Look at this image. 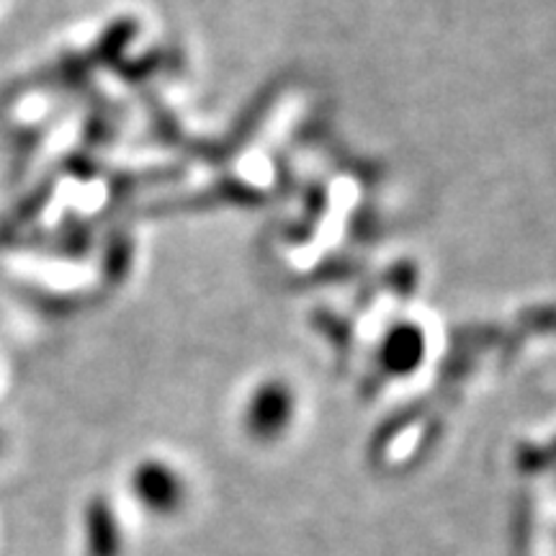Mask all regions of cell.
Here are the masks:
<instances>
[{
	"mask_svg": "<svg viewBox=\"0 0 556 556\" xmlns=\"http://www.w3.org/2000/svg\"><path fill=\"white\" fill-rule=\"evenodd\" d=\"M296 413V389L283 379H263L242 397L240 422L253 441L276 443L294 426Z\"/></svg>",
	"mask_w": 556,
	"mask_h": 556,
	"instance_id": "6da1fadb",
	"label": "cell"
},
{
	"mask_svg": "<svg viewBox=\"0 0 556 556\" xmlns=\"http://www.w3.org/2000/svg\"><path fill=\"white\" fill-rule=\"evenodd\" d=\"M129 486L135 503L155 518L176 516V513L184 510L186 497H189L186 477L163 458L139 462L129 477Z\"/></svg>",
	"mask_w": 556,
	"mask_h": 556,
	"instance_id": "7a4b0ae2",
	"label": "cell"
}]
</instances>
